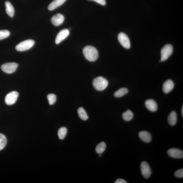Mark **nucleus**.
<instances>
[{"label":"nucleus","instance_id":"aec40b11","mask_svg":"<svg viewBox=\"0 0 183 183\" xmlns=\"http://www.w3.org/2000/svg\"><path fill=\"white\" fill-rule=\"evenodd\" d=\"M128 91L127 88H123L116 91L114 95L116 97H120L128 93Z\"/></svg>","mask_w":183,"mask_h":183},{"label":"nucleus","instance_id":"c756f323","mask_svg":"<svg viewBox=\"0 0 183 183\" xmlns=\"http://www.w3.org/2000/svg\"><path fill=\"white\" fill-rule=\"evenodd\" d=\"M99 156L100 157L101 156V154H100L99 155Z\"/></svg>","mask_w":183,"mask_h":183},{"label":"nucleus","instance_id":"7ed1b4c3","mask_svg":"<svg viewBox=\"0 0 183 183\" xmlns=\"http://www.w3.org/2000/svg\"><path fill=\"white\" fill-rule=\"evenodd\" d=\"M34 44V41L32 39H28L17 44L16 46V49L18 51H25L32 47Z\"/></svg>","mask_w":183,"mask_h":183},{"label":"nucleus","instance_id":"6ab92c4d","mask_svg":"<svg viewBox=\"0 0 183 183\" xmlns=\"http://www.w3.org/2000/svg\"><path fill=\"white\" fill-rule=\"evenodd\" d=\"M122 116L123 120L127 122H128L132 119L134 115L132 111L128 110L123 113Z\"/></svg>","mask_w":183,"mask_h":183},{"label":"nucleus","instance_id":"c85d7f7f","mask_svg":"<svg viewBox=\"0 0 183 183\" xmlns=\"http://www.w3.org/2000/svg\"><path fill=\"white\" fill-rule=\"evenodd\" d=\"M182 117H183V106H182Z\"/></svg>","mask_w":183,"mask_h":183},{"label":"nucleus","instance_id":"4468645a","mask_svg":"<svg viewBox=\"0 0 183 183\" xmlns=\"http://www.w3.org/2000/svg\"><path fill=\"white\" fill-rule=\"evenodd\" d=\"M139 137L143 142L149 143L152 139V137L150 133L146 131H142L139 133Z\"/></svg>","mask_w":183,"mask_h":183},{"label":"nucleus","instance_id":"1a4fd4ad","mask_svg":"<svg viewBox=\"0 0 183 183\" xmlns=\"http://www.w3.org/2000/svg\"><path fill=\"white\" fill-rule=\"evenodd\" d=\"M70 33L68 29H63L59 32L56 37L55 43L58 44L67 37Z\"/></svg>","mask_w":183,"mask_h":183},{"label":"nucleus","instance_id":"0eeeda50","mask_svg":"<svg viewBox=\"0 0 183 183\" xmlns=\"http://www.w3.org/2000/svg\"><path fill=\"white\" fill-rule=\"evenodd\" d=\"M118 40L123 47L127 49H129L131 47L130 42L129 38L126 35L123 33L118 34Z\"/></svg>","mask_w":183,"mask_h":183},{"label":"nucleus","instance_id":"ddd939ff","mask_svg":"<svg viewBox=\"0 0 183 183\" xmlns=\"http://www.w3.org/2000/svg\"><path fill=\"white\" fill-rule=\"evenodd\" d=\"M174 86V83L172 80H168L163 84V91L165 93H169L173 89Z\"/></svg>","mask_w":183,"mask_h":183},{"label":"nucleus","instance_id":"9b49d317","mask_svg":"<svg viewBox=\"0 0 183 183\" xmlns=\"http://www.w3.org/2000/svg\"><path fill=\"white\" fill-rule=\"evenodd\" d=\"M65 18L62 14H57L52 17L51 21L54 25L58 26L63 23Z\"/></svg>","mask_w":183,"mask_h":183},{"label":"nucleus","instance_id":"39448f33","mask_svg":"<svg viewBox=\"0 0 183 183\" xmlns=\"http://www.w3.org/2000/svg\"><path fill=\"white\" fill-rule=\"evenodd\" d=\"M18 66V64L15 63H7L2 65L1 69L4 72L11 74L15 71Z\"/></svg>","mask_w":183,"mask_h":183},{"label":"nucleus","instance_id":"2eb2a0df","mask_svg":"<svg viewBox=\"0 0 183 183\" xmlns=\"http://www.w3.org/2000/svg\"><path fill=\"white\" fill-rule=\"evenodd\" d=\"M66 0H54L49 5L48 9L52 11L60 6L66 1Z\"/></svg>","mask_w":183,"mask_h":183},{"label":"nucleus","instance_id":"bb28decb","mask_svg":"<svg viewBox=\"0 0 183 183\" xmlns=\"http://www.w3.org/2000/svg\"><path fill=\"white\" fill-rule=\"evenodd\" d=\"M90 1H94L97 2L98 4L102 5L103 6H105L106 4L105 0H90Z\"/></svg>","mask_w":183,"mask_h":183},{"label":"nucleus","instance_id":"f257e3e1","mask_svg":"<svg viewBox=\"0 0 183 183\" xmlns=\"http://www.w3.org/2000/svg\"><path fill=\"white\" fill-rule=\"evenodd\" d=\"M83 52L86 58L89 61H95L98 58V51L93 46H86L83 49Z\"/></svg>","mask_w":183,"mask_h":183},{"label":"nucleus","instance_id":"6e6552de","mask_svg":"<svg viewBox=\"0 0 183 183\" xmlns=\"http://www.w3.org/2000/svg\"><path fill=\"white\" fill-rule=\"evenodd\" d=\"M140 168L143 177L145 179H149L151 175L152 172L148 163L145 162H142L141 164Z\"/></svg>","mask_w":183,"mask_h":183},{"label":"nucleus","instance_id":"f03ea898","mask_svg":"<svg viewBox=\"0 0 183 183\" xmlns=\"http://www.w3.org/2000/svg\"><path fill=\"white\" fill-rule=\"evenodd\" d=\"M93 85L94 87L98 91L104 90L108 85V80L103 77H98L95 78L93 80Z\"/></svg>","mask_w":183,"mask_h":183},{"label":"nucleus","instance_id":"b1692460","mask_svg":"<svg viewBox=\"0 0 183 183\" xmlns=\"http://www.w3.org/2000/svg\"><path fill=\"white\" fill-rule=\"evenodd\" d=\"M47 98L49 104L53 105L56 101V96L53 94H50L47 96Z\"/></svg>","mask_w":183,"mask_h":183},{"label":"nucleus","instance_id":"a211bd4d","mask_svg":"<svg viewBox=\"0 0 183 183\" xmlns=\"http://www.w3.org/2000/svg\"><path fill=\"white\" fill-rule=\"evenodd\" d=\"M78 114L81 119L83 120H87L88 119V116L84 109L80 107L78 109Z\"/></svg>","mask_w":183,"mask_h":183},{"label":"nucleus","instance_id":"a878e982","mask_svg":"<svg viewBox=\"0 0 183 183\" xmlns=\"http://www.w3.org/2000/svg\"><path fill=\"white\" fill-rule=\"evenodd\" d=\"M175 177L177 178H182L183 177V169H181L177 170L174 173Z\"/></svg>","mask_w":183,"mask_h":183},{"label":"nucleus","instance_id":"393cba45","mask_svg":"<svg viewBox=\"0 0 183 183\" xmlns=\"http://www.w3.org/2000/svg\"><path fill=\"white\" fill-rule=\"evenodd\" d=\"M10 32L7 30H0V40L8 38L10 35Z\"/></svg>","mask_w":183,"mask_h":183},{"label":"nucleus","instance_id":"412c9836","mask_svg":"<svg viewBox=\"0 0 183 183\" xmlns=\"http://www.w3.org/2000/svg\"><path fill=\"white\" fill-rule=\"evenodd\" d=\"M106 145L105 142H102L99 143L96 148V151L98 154H100L105 151Z\"/></svg>","mask_w":183,"mask_h":183},{"label":"nucleus","instance_id":"20e7f679","mask_svg":"<svg viewBox=\"0 0 183 183\" xmlns=\"http://www.w3.org/2000/svg\"><path fill=\"white\" fill-rule=\"evenodd\" d=\"M173 48L171 44H167L165 46L161 51V61H164L169 58L173 53Z\"/></svg>","mask_w":183,"mask_h":183},{"label":"nucleus","instance_id":"9d476101","mask_svg":"<svg viewBox=\"0 0 183 183\" xmlns=\"http://www.w3.org/2000/svg\"><path fill=\"white\" fill-rule=\"evenodd\" d=\"M168 154L170 157L175 158L179 159L183 157L182 151L176 148H172L168 150Z\"/></svg>","mask_w":183,"mask_h":183},{"label":"nucleus","instance_id":"f3484780","mask_svg":"<svg viewBox=\"0 0 183 183\" xmlns=\"http://www.w3.org/2000/svg\"><path fill=\"white\" fill-rule=\"evenodd\" d=\"M5 4L7 13L10 17H13L15 14V10L13 6L9 1H6Z\"/></svg>","mask_w":183,"mask_h":183},{"label":"nucleus","instance_id":"5701e85b","mask_svg":"<svg viewBox=\"0 0 183 183\" xmlns=\"http://www.w3.org/2000/svg\"><path fill=\"white\" fill-rule=\"evenodd\" d=\"M7 138L4 135L0 133V151L3 149L7 144Z\"/></svg>","mask_w":183,"mask_h":183},{"label":"nucleus","instance_id":"cd10ccee","mask_svg":"<svg viewBox=\"0 0 183 183\" xmlns=\"http://www.w3.org/2000/svg\"><path fill=\"white\" fill-rule=\"evenodd\" d=\"M115 183H127V182L122 179H118L115 182Z\"/></svg>","mask_w":183,"mask_h":183},{"label":"nucleus","instance_id":"4be33fe9","mask_svg":"<svg viewBox=\"0 0 183 183\" xmlns=\"http://www.w3.org/2000/svg\"><path fill=\"white\" fill-rule=\"evenodd\" d=\"M67 133V130L65 127L61 128L58 131V134L59 139H63L65 138Z\"/></svg>","mask_w":183,"mask_h":183},{"label":"nucleus","instance_id":"f8f14e48","mask_svg":"<svg viewBox=\"0 0 183 183\" xmlns=\"http://www.w3.org/2000/svg\"><path fill=\"white\" fill-rule=\"evenodd\" d=\"M145 105L148 110L152 112L157 110L158 106L155 101L153 100H148L145 101Z\"/></svg>","mask_w":183,"mask_h":183},{"label":"nucleus","instance_id":"423d86ee","mask_svg":"<svg viewBox=\"0 0 183 183\" xmlns=\"http://www.w3.org/2000/svg\"><path fill=\"white\" fill-rule=\"evenodd\" d=\"M19 93L15 91L11 92L7 94L5 98V101L7 105H11L15 103L18 98Z\"/></svg>","mask_w":183,"mask_h":183},{"label":"nucleus","instance_id":"dca6fc26","mask_svg":"<svg viewBox=\"0 0 183 183\" xmlns=\"http://www.w3.org/2000/svg\"><path fill=\"white\" fill-rule=\"evenodd\" d=\"M177 121V114L175 111H172L168 117V122L170 125L173 126L176 124Z\"/></svg>","mask_w":183,"mask_h":183}]
</instances>
